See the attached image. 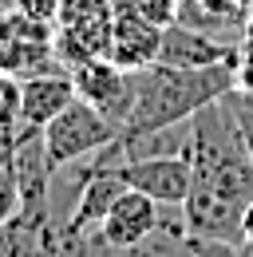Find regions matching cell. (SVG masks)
I'll list each match as a JSON object with an SVG mask.
<instances>
[{
  "label": "cell",
  "instance_id": "cell-19",
  "mask_svg": "<svg viewBox=\"0 0 253 257\" xmlns=\"http://www.w3.org/2000/svg\"><path fill=\"white\" fill-rule=\"evenodd\" d=\"M241 233H245V241L253 245V202L245 206V218H241Z\"/></svg>",
  "mask_w": 253,
  "mask_h": 257
},
{
  "label": "cell",
  "instance_id": "cell-21",
  "mask_svg": "<svg viewBox=\"0 0 253 257\" xmlns=\"http://www.w3.org/2000/svg\"><path fill=\"white\" fill-rule=\"evenodd\" d=\"M0 12H4V8H0Z\"/></svg>",
  "mask_w": 253,
  "mask_h": 257
},
{
  "label": "cell",
  "instance_id": "cell-9",
  "mask_svg": "<svg viewBox=\"0 0 253 257\" xmlns=\"http://www.w3.org/2000/svg\"><path fill=\"white\" fill-rule=\"evenodd\" d=\"M158 44H162V28L151 24L147 16H139L131 4L115 0V24H111L107 60L119 64L123 71H139V67L158 60Z\"/></svg>",
  "mask_w": 253,
  "mask_h": 257
},
{
  "label": "cell",
  "instance_id": "cell-8",
  "mask_svg": "<svg viewBox=\"0 0 253 257\" xmlns=\"http://www.w3.org/2000/svg\"><path fill=\"white\" fill-rule=\"evenodd\" d=\"M158 64L170 67H214V64H237V44L214 40L206 28H194L186 20H174L162 28Z\"/></svg>",
  "mask_w": 253,
  "mask_h": 257
},
{
  "label": "cell",
  "instance_id": "cell-2",
  "mask_svg": "<svg viewBox=\"0 0 253 257\" xmlns=\"http://www.w3.org/2000/svg\"><path fill=\"white\" fill-rule=\"evenodd\" d=\"M190 170H194V186L190 190H206L229 198V202H253V159L241 143V131L233 123V111L225 95L206 103L202 111H194L190 119Z\"/></svg>",
  "mask_w": 253,
  "mask_h": 257
},
{
  "label": "cell",
  "instance_id": "cell-6",
  "mask_svg": "<svg viewBox=\"0 0 253 257\" xmlns=\"http://www.w3.org/2000/svg\"><path fill=\"white\" fill-rule=\"evenodd\" d=\"M24 91H20V123L8 139H32V135H44V127L60 115L67 103H75V79L71 71H44V75H28L20 79Z\"/></svg>",
  "mask_w": 253,
  "mask_h": 257
},
{
  "label": "cell",
  "instance_id": "cell-10",
  "mask_svg": "<svg viewBox=\"0 0 253 257\" xmlns=\"http://www.w3.org/2000/svg\"><path fill=\"white\" fill-rule=\"evenodd\" d=\"M126 190V182L119 178L115 166H87L79 174V186H75V202H71V214L63 218V225L71 229H83L95 233L103 218L111 214V206L119 202V194Z\"/></svg>",
  "mask_w": 253,
  "mask_h": 257
},
{
  "label": "cell",
  "instance_id": "cell-5",
  "mask_svg": "<svg viewBox=\"0 0 253 257\" xmlns=\"http://www.w3.org/2000/svg\"><path fill=\"white\" fill-rule=\"evenodd\" d=\"M115 170L131 190H143L158 206H182L190 198V186H194L190 155H151V159L119 162Z\"/></svg>",
  "mask_w": 253,
  "mask_h": 257
},
{
  "label": "cell",
  "instance_id": "cell-3",
  "mask_svg": "<svg viewBox=\"0 0 253 257\" xmlns=\"http://www.w3.org/2000/svg\"><path fill=\"white\" fill-rule=\"evenodd\" d=\"M115 135H119V127H115L95 103L75 99V103H67L60 115L44 127V135H40V139H44V162H48L52 174H56V170H67L71 162L103 151Z\"/></svg>",
  "mask_w": 253,
  "mask_h": 257
},
{
  "label": "cell",
  "instance_id": "cell-1",
  "mask_svg": "<svg viewBox=\"0 0 253 257\" xmlns=\"http://www.w3.org/2000/svg\"><path fill=\"white\" fill-rule=\"evenodd\" d=\"M233 91V64L214 67H170L147 64L131 71V111H126L119 135H151V131L174 127L194 119L206 103Z\"/></svg>",
  "mask_w": 253,
  "mask_h": 257
},
{
  "label": "cell",
  "instance_id": "cell-11",
  "mask_svg": "<svg viewBox=\"0 0 253 257\" xmlns=\"http://www.w3.org/2000/svg\"><path fill=\"white\" fill-rule=\"evenodd\" d=\"M158 206L155 198H147L143 190H131L126 186L119 194V202L111 206V214L103 218V225L95 229V245H135L143 237H151L158 225Z\"/></svg>",
  "mask_w": 253,
  "mask_h": 257
},
{
  "label": "cell",
  "instance_id": "cell-15",
  "mask_svg": "<svg viewBox=\"0 0 253 257\" xmlns=\"http://www.w3.org/2000/svg\"><path fill=\"white\" fill-rule=\"evenodd\" d=\"M178 257H237V245L233 241H214V237H198V233H186Z\"/></svg>",
  "mask_w": 253,
  "mask_h": 257
},
{
  "label": "cell",
  "instance_id": "cell-14",
  "mask_svg": "<svg viewBox=\"0 0 253 257\" xmlns=\"http://www.w3.org/2000/svg\"><path fill=\"white\" fill-rule=\"evenodd\" d=\"M20 91H24L20 75L0 71V135H12L20 123Z\"/></svg>",
  "mask_w": 253,
  "mask_h": 257
},
{
  "label": "cell",
  "instance_id": "cell-13",
  "mask_svg": "<svg viewBox=\"0 0 253 257\" xmlns=\"http://www.w3.org/2000/svg\"><path fill=\"white\" fill-rule=\"evenodd\" d=\"M115 0H60L56 24H91V20H111Z\"/></svg>",
  "mask_w": 253,
  "mask_h": 257
},
{
  "label": "cell",
  "instance_id": "cell-20",
  "mask_svg": "<svg viewBox=\"0 0 253 257\" xmlns=\"http://www.w3.org/2000/svg\"><path fill=\"white\" fill-rule=\"evenodd\" d=\"M237 257H253V245H249V241H241V245H237Z\"/></svg>",
  "mask_w": 253,
  "mask_h": 257
},
{
  "label": "cell",
  "instance_id": "cell-4",
  "mask_svg": "<svg viewBox=\"0 0 253 257\" xmlns=\"http://www.w3.org/2000/svg\"><path fill=\"white\" fill-rule=\"evenodd\" d=\"M0 71H12L20 79L44 71H71L56 56V24L32 20L24 12H0Z\"/></svg>",
  "mask_w": 253,
  "mask_h": 257
},
{
  "label": "cell",
  "instance_id": "cell-17",
  "mask_svg": "<svg viewBox=\"0 0 253 257\" xmlns=\"http://www.w3.org/2000/svg\"><path fill=\"white\" fill-rule=\"evenodd\" d=\"M225 103H229V111H233V123H237V131H241V143H245V151H249V159H253V107L241 103L237 91H229Z\"/></svg>",
  "mask_w": 253,
  "mask_h": 257
},
{
  "label": "cell",
  "instance_id": "cell-12",
  "mask_svg": "<svg viewBox=\"0 0 253 257\" xmlns=\"http://www.w3.org/2000/svg\"><path fill=\"white\" fill-rule=\"evenodd\" d=\"M182 218H186V229L198 237L233 241V245L245 241V233H241L245 206L241 202H229V198H218V194L206 190H190V198L182 202Z\"/></svg>",
  "mask_w": 253,
  "mask_h": 257
},
{
  "label": "cell",
  "instance_id": "cell-18",
  "mask_svg": "<svg viewBox=\"0 0 253 257\" xmlns=\"http://www.w3.org/2000/svg\"><path fill=\"white\" fill-rule=\"evenodd\" d=\"M12 8L32 20H48V24H56V16H60V0H12Z\"/></svg>",
  "mask_w": 253,
  "mask_h": 257
},
{
  "label": "cell",
  "instance_id": "cell-16",
  "mask_svg": "<svg viewBox=\"0 0 253 257\" xmlns=\"http://www.w3.org/2000/svg\"><path fill=\"white\" fill-rule=\"evenodd\" d=\"M123 4H131V8H135L139 16H147L151 24L166 28V24L178 20V4H182V0H123Z\"/></svg>",
  "mask_w": 253,
  "mask_h": 257
},
{
  "label": "cell",
  "instance_id": "cell-7",
  "mask_svg": "<svg viewBox=\"0 0 253 257\" xmlns=\"http://www.w3.org/2000/svg\"><path fill=\"white\" fill-rule=\"evenodd\" d=\"M71 79H75L79 99L95 103L115 127H123L126 111H131V71H123L119 64H111L107 56H99V60L75 64L71 67Z\"/></svg>",
  "mask_w": 253,
  "mask_h": 257
}]
</instances>
